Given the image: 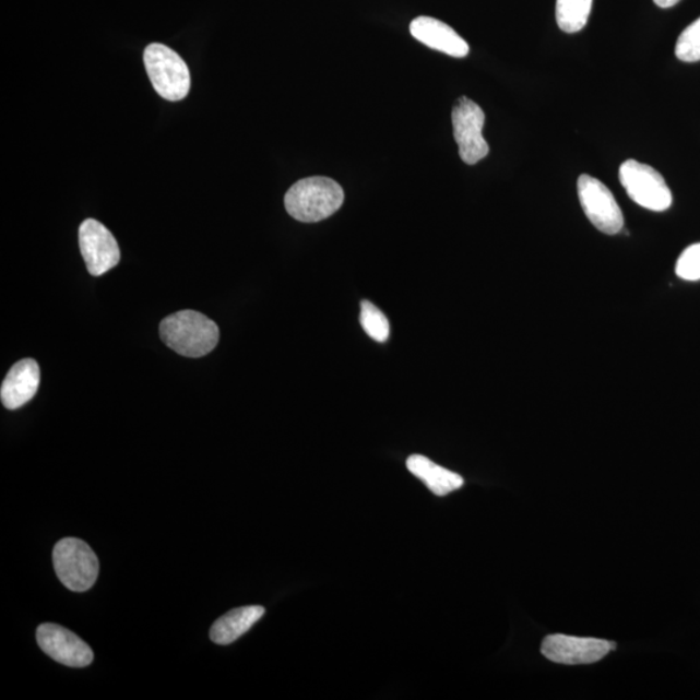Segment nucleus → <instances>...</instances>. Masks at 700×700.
<instances>
[{
  "mask_svg": "<svg viewBox=\"0 0 700 700\" xmlns=\"http://www.w3.org/2000/svg\"><path fill=\"white\" fill-rule=\"evenodd\" d=\"M162 341L178 355L200 358L216 348L220 329L204 315L195 310H182L166 317L161 323Z\"/></svg>",
  "mask_w": 700,
  "mask_h": 700,
  "instance_id": "obj_1",
  "label": "nucleus"
},
{
  "mask_svg": "<svg viewBox=\"0 0 700 700\" xmlns=\"http://www.w3.org/2000/svg\"><path fill=\"white\" fill-rule=\"evenodd\" d=\"M343 203L342 186L325 177L301 179L284 197L289 216L307 224L331 217L341 210Z\"/></svg>",
  "mask_w": 700,
  "mask_h": 700,
  "instance_id": "obj_2",
  "label": "nucleus"
},
{
  "mask_svg": "<svg viewBox=\"0 0 700 700\" xmlns=\"http://www.w3.org/2000/svg\"><path fill=\"white\" fill-rule=\"evenodd\" d=\"M144 66L149 78L162 98L178 102L190 92L189 67L171 48L152 44L144 51Z\"/></svg>",
  "mask_w": 700,
  "mask_h": 700,
  "instance_id": "obj_3",
  "label": "nucleus"
},
{
  "mask_svg": "<svg viewBox=\"0 0 700 700\" xmlns=\"http://www.w3.org/2000/svg\"><path fill=\"white\" fill-rule=\"evenodd\" d=\"M52 557L55 572L72 592H86L98 579V557L82 539L62 538L55 546Z\"/></svg>",
  "mask_w": 700,
  "mask_h": 700,
  "instance_id": "obj_4",
  "label": "nucleus"
},
{
  "mask_svg": "<svg viewBox=\"0 0 700 700\" xmlns=\"http://www.w3.org/2000/svg\"><path fill=\"white\" fill-rule=\"evenodd\" d=\"M620 183L628 197L644 210L664 212L672 205V192L653 166L627 161L620 166Z\"/></svg>",
  "mask_w": 700,
  "mask_h": 700,
  "instance_id": "obj_5",
  "label": "nucleus"
},
{
  "mask_svg": "<svg viewBox=\"0 0 700 700\" xmlns=\"http://www.w3.org/2000/svg\"><path fill=\"white\" fill-rule=\"evenodd\" d=\"M578 192L582 211L600 232L615 235L622 230L624 216L618 201L600 179L582 175Z\"/></svg>",
  "mask_w": 700,
  "mask_h": 700,
  "instance_id": "obj_6",
  "label": "nucleus"
},
{
  "mask_svg": "<svg viewBox=\"0 0 700 700\" xmlns=\"http://www.w3.org/2000/svg\"><path fill=\"white\" fill-rule=\"evenodd\" d=\"M452 122L463 163L475 165L488 156L489 145L483 137L485 115L479 104L462 96L453 108Z\"/></svg>",
  "mask_w": 700,
  "mask_h": 700,
  "instance_id": "obj_7",
  "label": "nucleus"
},
{
  "mask_svg": "<svg viewBox=\"0 0 700 700\" xmlns=\"http://www.w3.org/2000/svg\"><path fill=\"white\" fill-rule=\"evenodd\" d=\"M80 247L87 272L100 276L112 270L121 260L120 247L112 233L100 222L88 218L80 227Z\"/></svg>",
  "mask_w": 700,
  "mask_h": 700,
  "instance_id": "obj_8",
  "label": "nucleus"
},
{
  "mask_svg": "<svg viewBox=\"0 0 700 700\" xmlns=\"http://www.w3.org/2000/svg\"><path fill=\"white\" fill-rule=\"evenodd\" d=\"M615 648V642L606 640L551 634L544 640L541 653L554 663L567 665L593 664L603 660Z\"/></svg>",
  "mask_w": 700,
  "mask_h": 700,
  "instance_id": "obj_9",
  "label": "nucleus"
},
{
  "mask_svg": "<svg viewBox=\"0 0 700 700\" xmlns=\"http://www.w3.org/2000/svg\"><path fill=\"white\" fill-rule=\"evenodd\" d=\"M37 641L48 656L68 667L83 668L94 661L92 648L78 634L57 624H41L37 630Z\"/></svg>",
  "mask_w": 700,
  "mask_h": 700,
  "instance_id": "obj_10",
  "label": "nucleus"
},
{
  "mask_svg": "<svg viewBox=\"0 0 700 700\" xmlns=\"http://www.w3.org/2000/svg\"><path fill=\"white\" fill-rule=\"evenodd\" d=\"M411 33L432 50L440 51L453 58L467 57L470 47L453 27L434 17L420 16L412 21Z\"/></svg>",
  "mask_w": 700,
  "mask_h": 700,
  "instance_id": "obj_11",
  "label": "nucleus"
},
{
  "mask_svg": "<svg viewBox=\"0 0 700 700\" xmlns=\"http://www.w3.org/2000/svg\"><path fill=\"white\" fill-rule=\"evenodd\" d=\"M40 371L36 360L26 358L12 366L3 380L0 399L9 411L24 406L29 402L39 388Z\"/></svg>",
  "mask_w": 700,
  "mask_h": 700,
  "instance_id": "obj_12",
  "label": "nucleus"
},
{
  "mask_svg": "<svg viewBox=\"0 0 700 700\" xmlns=\"http://www.w3.org/2000/svg\"><path fill=\"white\" fill-rule=\"evenodd\" d=\"M406 466L436 496L443 497L463 487L464 480L461 475L439 466L425 455L408 456Z\"/></svg>",
  "mask_w": 700,
  "mask_h": 700,
  "instance_id": "obj_13",
  "label": "nucleus"
},
{
  "mask_svg": "<svg viewBox=\"0 0 700 700\" xmlns=\"http://www.w3.org/2000/svg\"><path fill=\"white\" fill-rule=\"evenodd\" d=\"M263 615H265V608L262 606L232 609L213 624L211 640L217 644H230L246 634Z\"/></svg>",
  "mask_w": 700,
  "mask_h": 700,
  "instance_id": "obj_14",
  "label": "nucleus"
},
{
  "mask_svg": "<svg viewBox=\"0 0 700 700\" xmlns=\"http://www.w3.org/2000/svg\"><path fill=\"white\" fill-rule=\"evenodd\" d=\"M593 0H557V24L565 33L584 29L591 16Z\"/></svg>",
  "mask_w": 700,
  "mask_h": 700,
  "instance_id": "obj_15",
  "label": "nucleus"
},
{
  "mask_svg": "<svg viewBox=\"0 0 700 700\" xmlns=\"http://www.w3.org/2000/svg\"><path fill=\"white\" fill-rule=\"evenodd\" d=\"M360 324L367 335L373 341L384 343L391 334L390 322L383 311L370 301H363L360 307Z\"/></svg>",
  "mask_w": 700,
  "mask_h": 700,
  "instance_id": "obj_16",
  "label": "nucleus"
},
{
  "mask_svg": "<svg viewBox=\"0 0 700 700\" xmlns=\"http://www.w3.org/2000/svg\"><path fill=\"white\" fill-rule=\"evenodd\" d=\"M676 57L685 62L700 61V17L686 27L678 37Z\"/></svg>",
  "mask_w": 700,
  "mask_h": 700,
  "instance_id": "obj_17",
  "label": "nucleus"
},
{
  "mask_svg": "<svg viewBox=\"0 0 700 700\" xmlns=\"http://www.w3.org/2000/svg\"><path fill=\"white\" fill-rule=\"evenodd\" d=\"M676 274L685 281H700V242L685 249L676 263Z\"/></svg>",
  "mask_w": 700,
  "mask_h": 700,
  "instance_id": "obj_18",
  "label": "nucleus"
},
{
  "mask_svg": "<svg viewBox=\"0 0 700 700\" xmlns=\"http://www.w3.org/2000/svg\"><path fill=\"white\" fill-rule=\"evenodd\" d=\"M681 0H654V3L661 9H671V7L676 5Z\"/></svg>",
  "mask_w": 700,
  "mask_h": 700,
  "instance_id": "obj_19",
  "label": "nucleus"
}]
</instances>
